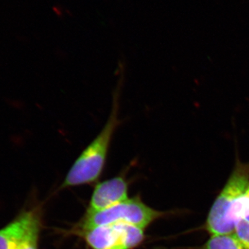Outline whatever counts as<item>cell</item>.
<instances>
[{
    "label": "cell",
    "mask_w": 249,
    "mask_h": 249,
    "mask_svg": "<svg viewBox=\"0 0 249 249\" xmlns=\"http://www.w3.org/2000/svg\"><path fill=\"white\" fill-rule=\"evenodd\" d=\"M123 72H121L113 93L112 106L107 122L73 162L62 183V188L91 184L96 182L102 175L113 137L122 122L119 119V114L121 87L124 80Z\"/></svg>",
    "instance_id": "cell-1"
},
{
    "label": "cell",
    "mask_w": 249,
    "mask_h": 249,
    "mask_svg": "<svg viewBox=\"0 0 249 249\" xmlns=\"http://www.w3.org/2000/svg\"><path fill=\"white\" fill-rule=\"evenodd\" d=\"M249 185V161L243 163L236 155L235 166L216 196L206 218L205 229L210 235L233 233L234 211Z\"/></svg>",
    "instance_id": "cell-2"
},
{
    "label": "cell",
    "mask_w": 249,
    "mask_h": 249,
    "mask_svg": "<svg viewBox=\"0 0 249 249\" xmlns=\"http://www.w3.org/2000/svg\"><path fill=\"white\" fill-rule=\"evenodd\" d=\"M168 213L152 209L140 196L129 198L109 209L96 212H87L78 224V232L106 224L124 223L145 229Z\"/></svg>",
    "instance_id": "cell-3"
},
{
    "label": "cell",
    "mask_w": 249,
    "mask_h": 249,
    "mask_svg": "<svg viewBox=\"0 0 249 249\" xmlns=\"http://www.w3.org/2000/svg\"><path fill=\"white\" fill-rule=\"evenodd\" d=\"M78 233L90 249H135L145 239V229L124 223L98 226Z\"/></svg>",
    "instance_id": "cell-4"
},
{
    "label": "cell",
    "mask_w": 249,
    "mask_h": 249,
    "mask_svg": "<svg viewBox=\"0 0 249 249\" xmlns=\"http://www.w3.org/2000/svg\"><path fill=\"white\" fill-rule=\"evenodd\" d=\"M129 183L123 173L114 178L98 183L95 186L87 212H96L127 200Z\"/></svg>",
    "instance_id": "cell-5"
},
{
    "label": "cell",
    "mask_w": 249,
    "mask_h": 249,
    "mask_svg": "<svg viewBox=\"0 0 249 249\" xmlns=\"http://www.w3.org/2000/svg\"><path fill=\"white\" fill-rule=\"evenodd\" d=\"M42 227V210L39 206H34L29 222L11 249H39Z\"/></svg>",
    "instance_id": "cell-6"
},
{
    "label": "cell",
    "mask_w": 249,
    "mask_h": 249,
    "mask_svg": "<svg viewBox=\"0 0 249 249\" xmlns=\"http://www.w3.org/2000/svg\"><path fill=\"white\" fill-rule=\"evenodd\" d=\"M33 207L24 209L5 227L0 229V249H11L15 241L27 225Z\"/></svg>",
    "instance_id": "cell-7"
},
{
    "label": "cell",
    "mask_w": 249,
    "mask_h": 249,
    "mask_svg": "<svg viewBox=\"0 0 249 249\" xmlns=\"http://www.w3.org/2000/svg\"><path fill=\"white\" fill-rule=\"evenodd\" d=\"M199 249H245L235 234L211 235Z\"/></svg>",
    "instance_id": "cell-8"
},
{
    "label": "cell",
    "mask_w": 249,
    "mask_h": 249,
    "mask_svg": "<svg viewBox=\"0 0 249 249\" xmlns=\"http://www.w3.org/2000/svg\"><path fill=\"white\" fill-rule=\"evenodd\" d=\"M234 218L236 223L240 219L249 222V185L236 206Z\"/></svg>",
    "instance_id": "cell-9"
},
{
    "label": "cell",
    "mask_w": 249,
    "mask_h": 249,
    "mask_svg": "<svg viewBox=\"0 0 249 249\" xmlns=\"http://www.w3.org/2000/svg\"><path fill=\"white\" fill-rule=\"evenodd\" d=\"M234 234L245 249H249V222L240 219L235 224Z\"/></svg>",
    "instance_id": "cell-10"
}]
</instances>
